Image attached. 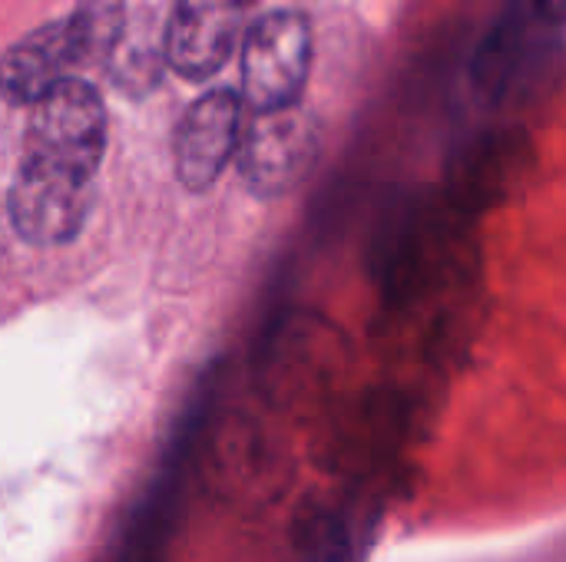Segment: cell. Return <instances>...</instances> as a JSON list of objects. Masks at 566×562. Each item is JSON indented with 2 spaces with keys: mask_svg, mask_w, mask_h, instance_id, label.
I'll return each instance as SVG.
<instances>
[{
  "mask_svg": "<svg viewBox=\"0 0 566 562\" xmlns=\"http://www.w3.org/2000/svg\"><path fill=\"white\" fill-rule=\"evenodd\" d=\"M93 209V179L40 162L20 159L7 189L10 229L30 245H66L80 235Z\"/></svg>",
  "mask_w": 566,
  "mask_h": 562,
  "instance_id": "3",
  "label": "cell"
},
{
  "mask_svg": "<svg viewBox=\"0 0 566 562\" xmlns=\"http://www.w3.org/2000/svg\"><path fill=\"white\" fill-rule=\"evenodd\" d=\"M66 40L76 70L106 66L126 33V3L123 0H80L63 20Z\"/></svg>",
  "mask_w": 566,
  "mask_h": 562,
  "instance_id": "9",
  "label": "cell"
},
{
  "mask_svg": "<svg viewBox=\"0 0 566 562\" xmlns=\"http://www.w3.org/2000/svg\"><path fill=\"white\" fill-rule=\"evenodd\" d=\"M235 3H239V7H242V10H249V7H255V3H259V0H235Z\"/></svg>",
  "mask_w": 566,
  "mask_h": 562,
  "instance_id": "12",
  "label": "cell"
},
{
  "mask_svg": "<svg viewBox=\"0 0 566 562\" xmlns=\"http://www.w3.org/2000/svg\"><path fill=\"white\" fill-rule=\"evenodd\" d=\"M560 50V26L524 0H511L507 13L478 43L471 83L494 109L527 106L557 83Z\"/></svg>",
  "mask_w": 566,
  "mask_h": 562,
  "instance_id": "1",
  "label": "cell"
},
{
  "mask_svg": "<svg viewBox=\"0 0 566 562\" xmlns=\"http://www.w3.org/2000/svg\"><path fill=\"white\" fill-rule=\"evenodd\" d=\"M242 7L235 0H179L163 40L169 66L186 79H209L235 50Z\"/></svg>",
  "mask_w": 566,
  "mask_h": 562,
  "instance_id": "7",
  "label": "cell"
},
{
  "mask_svg": "<svg viewBox=\"0 0 566 562\" xmlns=\"http://www.w3.org/2000/svg\"><path fill=\"white\" fill-rule=\"evenodd\" d=\"M531 10H537L541 17H547L551 23L564 26L566 23V0H524Z\"/></svg>",
  "mask_w": 566,
  "mask_h": 562,
  "instance_id": "11",
  "label": "cell"
},
{
  "mask_svg": "<svg viewBox=\"0 0 566 562\" xmlns=\"http://www.w3.org/2000/svg\"><path fill=\"white\" fill-rule=\"evenodd\" d=\"M73 53L66 23H46L17 40L3 56V96L17 106L40 103L53 86L70 79Z\"/></svg>",
  "mask_w": 566,
  "mask_h": 562,
  "instance_id": "8",
  "label": "cell"
},
{
  "mask_svg": "<svg viewBox=\"0 0 566 562\" xmlns=\"http://www.w3.org/2000/svg\"><path fill=\"white\" fill-rule=\"evenodd\" d=\"M242 99L235 89L202 93L176 129V176L189 192L209 189L242 142Z\"/></svg>",
  "mask_w": 566,
  "mask_h": 562,
  "instance_id": "6",
  "label": "cell"
},
{
  "mask_svg": "<svg viewBox=\"0 0 566 562\" xmlns=\"http://www.w3.org/2000/svg\"><path fill=\"white\" fill-rule=\"evenodd\" d=\"M318 156V126L302 106L255 113L239 142V172L245 185L275 199L295 189Z\"/></svg>",
  "mask_w": 566,
  "mask_h": 562,
  "instance_id": "5",
  "label": "cell"
},
{
  "mask_svg": "<svg viewBox=\"0 0 566 562\" xmlns=\"http://www.w3.org/2000/svg\"><path fill=\"white\" fill-rule=\"evenodd\" d=\"M163 63H169L166 40L146 36L139 26H133V33H129V26H126L106 70H109L113 86L123 89L126 96H146L163 79Z\"/></svg>",
  "mask_w": 566,
  "mask_h": 562,
  "instance_id": "10",
  "label": "cell"
},
{
  "mask_svg": "<svg viewBox=\"0 0 566 562\" xmlns=\"http://www.w3.org/2000/svg\"><path fill=\"white\" fill-rule=\"evenodd\" d=\"M106 149V109L86 79H63L30 106L23 156L80 176H96Z\"/></svg>",
  "mask_w": 566,
  "mask_h": 562,
  "instance_id": "2",
  "label": "cell"
},
{
  "mask_svg": "<svg viewBox=\"0 0 566 562\" xmlns=\"http://www.w3.org/2000/svg\"><path fill=\"white\" fill-rule=\"evenodd\" d=\"M312 66V30L295 10L265 13L242 43V99L255 113L298 106Z\"/></svg>",
  "mask_w": 566,
  "mask_h": 562,
  "instance_id": "4",
  "label": "cell"
}]
</instances>
